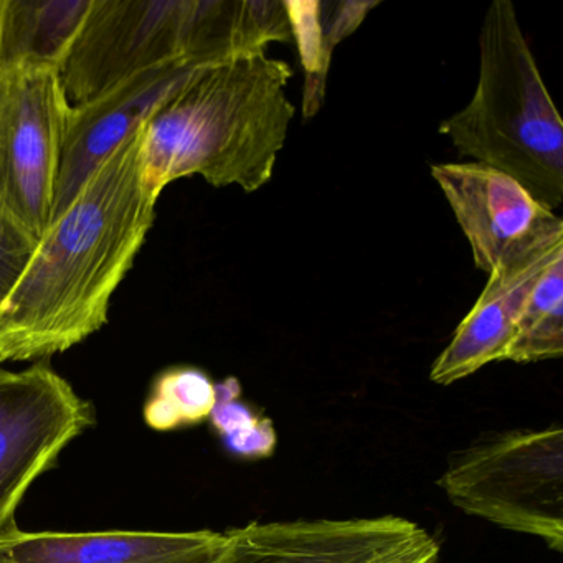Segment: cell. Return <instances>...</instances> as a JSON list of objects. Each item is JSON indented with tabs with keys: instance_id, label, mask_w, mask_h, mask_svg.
I'll list each match as a JSON object with an SVG mask.
<instances>
[{
	"instance_id": "cell-1",
	"label": "cell",
	"mask_w": 563,
	"mask_h": 563,
	"mask_svg": "<svg viewBox=\"0 0 563 563\" xmlns=\"http://www.w3.org/2000/svg\"><path fill=\"white\" fill-rule=\"evenodd\" d=\"M143 134L144 126L95 170L38 240L0 308V364L62 354L107 324L156 217L143 177Z\"/></svg>"
},
{
	"instance_id": "cell-2",
	"label": "cell",
	"mask_w": 563,
	"mask_h": 563,
	"mask_svg": "<svg viewBox=\"0 0 563 563\" xmlns=\"http://www.w3.org/2000/svg\"><path fill=\"white\" fill-rule=\"evenodd\" d=\"M292 70L265 52L197 68L144 124L143 177L159 200L174 180L256 192L272 180L295 107Z\"/></svg>"
},
{
	"instance_id": "cell-3",
	"label": "cell",
	"mask_w": 563,
	"mask_h": 563,
	"mask_svg": "<svg viewBox=\"0 0 563 563\" xmlns=\"http://www.w3.org/2000/svg\"><path fill=\"white\" fill-rule=\"evenodd\" d=\"M291 38L276 0H91L62 81L77 107L166 65L210 67Z\"/></svg>"
},
{
	"instance_id": "cell-4",
	"label": "cell",
	"mask_w": 563,
	"mask_h": 563,
	"mask_svg": "<svg viewBox=\"0 0 563 563\" xmlns=\"http://www.w3.org/2000/svg\"><path fill=\"white\" fill-rule=\"evenodd\" d=\"M440 133L471 163L516 179L555 212L563 202V124L509 0H494L479 35V78Z\"/></svg>"
},
{
	"instance_id": "cell-5",
	"label": "cell",
	"mask_w": 563,
	"mask_h": 563,
	"mask_svg": "<svg viewBox=\"0 0 563 563\" xmlns=\"http://www.w3.org/2000/svg\"><path fill=\"white\" fill-rule=\"evenodd\" d=\"M438 486L463 512L563 550V430L484 434L448 461Z\"/></svg>"
},
{
	"instance_id": "cell-6",
	"label": "cell",
	"mask_w": 563,
	"mask_h": 563,
	"mask_svg": "<svg viewBox=\"0 0 563 563\" xmlns=\"http://www.w3.org/2000/svg\"><path fill=\"white\" fill-rule=\"evenodd\" d=\"M70 107L58 70L0 74V210L35 240L52 222Z\"/></svg>"
},
{
	"instance_id": "cell-7",
	"label": "cell",
	"mask_w": 563,
	"mask_h": 563,
	"mask_svg": "<svg viewBox=\"0 0 563 563\" xmlns=\"http://www.w3.org/2000/svg\"><path fill=\"white\" fill-rule=\"evenodd\" d=\"M93 423L91 405L51 365L0 368V539L18 527L32 484Z\"/></svg>"
},
{
	"instance_id": "cell-8",
	"label": "cell",
	"mask_w": 563,
	"mask_h": 563,
	"mask_svg": "<svg viewBox=\"0 0 563 563\" xmlns=\"http://www.w3.org/2000/svg\"><path fill=\"white\" fill-rule=\"evenodd\" d=\"M431 176L470 243L474 265L486 275L563 242V220L507 174L451 163L434 164Z\"/></svg>"
},
{
	"instance_id": "cell-9",
	"label": "cell",
	"mask_w": 563,
	"mask_h": 563,
	"mask_svg": "<svg viewBox=\"0 0 563 563\" xmlns=\"http://www.w3.org/2000/svg\"><path fill=\"white\" fill-rule=\"evenodd\" d=\"M197 68L166 65L137 75L88 103L70 107L52 222L74 202L95 170L140 131Z\"/></svg>"
},
{
	"instance_id": "cell-10",
	"label": "cell",
	"mask_w": 563,
	"mask_h": 563,
	"mask_svg": "<svg viewBox=\"0 0 563 563\" xmlns=\"http://www.w3.org/2000/svg\"><path fill=\"white\" fill-rule=\"evenodd\" d=\"M418 527L398 516L250 522L227 530L217 563H368Z\"/></svg>"
},
{
	"instance_id": "cell-11",
	"label": "cell",
	"mask_w": 563,
	"mask_h": 563,
	"mask_svg": "<svg viewBox=\"0 0 563 563\" xmlns=\"http://www.w3.org/2000/svg\"><path fill=\"white\" fill-rule=\"evenodd\" d=\"M229 533L216 530L156 532H25L0 539V563H217Z\"/></svg>"
},
{
	"instance_id": "cell-12",
	"label": "cell",
	"mask_w": 563,
	"mask_h": 563,
	"mask_svg": "<svg viewBox=\"0 0 563 563\" xmlns=\"http://www.w3.org/2000/svg\"><path fill=\"white\" fill-rule=\"evenodd\" d=\"M563 242L490 273L479 299L461 321L450 344L431 365L430 380L451 385L493 362L507 361L517 318L536 279Z\"/></svg>"
},
{
	"instance_id": "cell-13",
	"label": "cell",
	"mask_w": 563,
	"mask_h": 563,
	"mask_svg": "<svg viewBox=\"0 0 563 563\" xmlns=\"http://www.w3.org/2000/svg\"><path fill=\"white\" fill-rule=\"evenodd\" d=\"M91 0H0V74L62 71Z\"/></svg>"
},
{
	"instance_id": "cell-14",
	"label": "cell",
	"mask_w": 563,
	"mask_h": 563,
	"mask_svg": "<svg viewBox=\"0 0 563 563\" xmlns=\"http://www.w3.org/2000/svg\"><path fill=\"white\" fill-rule=\"evenodd\" d=\"M563 354V252L533 283L514 328L507 361L516 364L560 358Z\"/></svg>"
},
{
	"instance_id": "cell-15",
	"label": "cell",
	"mask_w": 563,
	"mask_h": 563,
	"mask_svg": "<svg viewBox=\"0 0 563 563\" xmlns=\"http://www.w3.org/2000/svg\"><path fill=\"white\" fill-rule=\"evenodd\" d=\"M217 385L199 368L176 367L154 382L144 405V420L156 431H170L197 424L212 415Z\"/></svg>"
},
{
	"instance_id": "cell-16",
	"label": "cell",
	"mask_w": 563,
	"mask_h": 563,
	"mask_svg": "<svg viewBox=\"0 0 563 563\" xmlns=\"http://www.w3.org/2000/svg\"><path fill=\"white\" fill-rule=\"evenodd\" d=\"M37 243L38 240L0 210V308L24 275Z\"/></svg>"
},
{
	"instance_id": "cell-17",
	"label": "cell",
	"mask_w": 563,
	"mask_h": 563,
	"mask_svg": "<svg viewBox=\"0 0 563 563\" xmlns=\"http://www.w3.org/2000/svg\"><path fill=\"white\" fill-rule=\"evenodd\" d=\"M440 553L441 547L437 537L420 526L404 542L391 547L368 563H437Z\"/></svg>"
}]
</instances>
